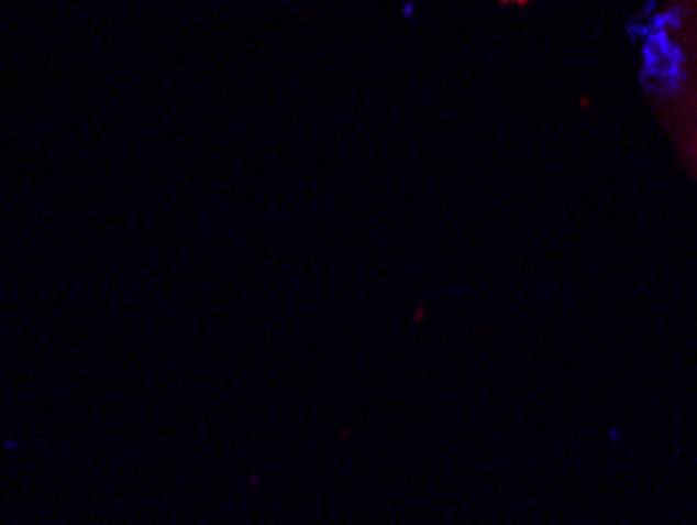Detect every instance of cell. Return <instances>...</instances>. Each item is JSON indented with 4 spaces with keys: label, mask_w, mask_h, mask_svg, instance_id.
Masks as SVG:
<instances>
[{
    "label": "cell",
    "mask_w": 697,
    "mask_h": 525,
    "mask_svg": "<svg viewBox=\"0 0 697 525\" xmlns=\"http://www.w3.org/2000/svg\"><path fill=\"white\" fill-rule=\"evenodd\" d=\"M673 54H676V91H673V132L685 164L697 174V0H673Z\"/></svg>",
    "instance_id": "cell-1"
}]
</instances>
